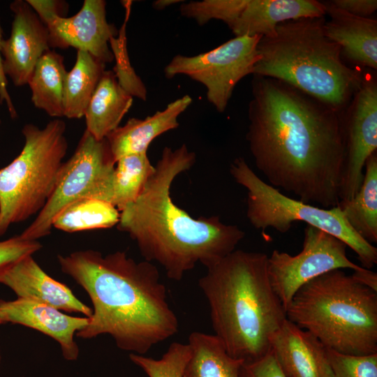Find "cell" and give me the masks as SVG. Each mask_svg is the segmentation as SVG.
<instances>
[{
  "label": "cell",
  "mask_w": 377,
  "mask_h": 377,
  "mask_svg": "<svg viewBox=\"0 0 377 377\" xmlns=\"http://www.w3.org/2000/svg\"><path fill=\"white\" fill-rule=\"evenodd\" d=\"M251 85L246 139L256 168L303 202L337 207L345 112L277 79L253 75Z\"/></svg>",
  "instance_id": "obj_1"
},
{
  "label": "cell",
  "mask_w": 377,
  "mask_h": 377,
  "mask_svg": "<svg viewBox=\"0 0 377 377\" xmlns=\"http://www.w3.org/2000/svg\"><path fill=\"white\" fill-rule=\"evenodd\" d=\"M62 272L88 294L92 305L82 339L109 334L121 350L145 355L179 330L157 267L136 262L124 251L103 256L82 250L58 256Z\"/></svg>",
  "instance_id": "obj_2"
},
{
  "label": "cell",
  "mask_w": 377,
  "mask_h": 377,
  "mask_svg": "<svg viewBox=\"0 0 377 377\" xmlns=\"http://www.w3.org/2000/svg\"><path fill=\"white\" fill-rule=\"evenodd\" d=\"M195 161V154L185 144L175 149L164 147L144 190L119 212L117 225L136 242L145 260L158 263L175 281L198 263L206 268L216 264L245 236L237 226L223 223L219 216L195 219L174 203V179Z\"/></svg>",
  "instance_id": "obj_3"
},
{
  "label": "cell",
  "mask_w": 377,
  "mask_h": 377,
  "mask_svg": "<svg viewBox=\"0 0 377 377\" xmlns=\"http://www.w3.org/2000/svg\"><path fill=\"white\" fill-rule=\"evenodd\" d=\"M267 260L264 253L235 249L198 280L214 335L244 362L271 350L272 339L287 318L272 287Z\"/></svg>",
  "instance_id": "obj_4"
},
{
  "label": "cell",
  "mask_w": 377,
  "mask_h": 377,
  "mask_svg": "<svg viewBox=\"0 0 377 377\" xmlns=\"http://www.w3.org/2000/svg\"><path fill=\"white\" fill-rule=\"evenodd\" d=\"M325 22L323 16L279 24L260 39L252 75L281 80L345 112L364 75L344 63L340 45L325 33Z\"/></svg>",
  "instance_id": "obj_5"
},
{
  "label": "cell",
  "mask_w": 377,
  "mask_h": 377,
  "mask_svg": "<svg viewBox=\"0 0 377 377\" xmlns=\"http://www.w3.org/2000/svg\"><path fill=\"white\" fill-rule=\"evenodd\" d=\"M286 318L340 353H377V292L341 269L326 272L300 287Z\"/></svg>",
  "instance_id": "obj_6"
},
{
  "label": "cell",
  "mask_w": 377,
  "mask_h": 377,
  "mask_svg": "<svg viewBox=\"0 0 377 377\" xmlns=\"http://www.w3.org/2000/svg\"><path fill=\"white\" fill-rule=\"evenodd\" d=\"M20 154L0 169V236L10 225L38 214L50 198L66 154V124L59 119L40 129L29 124Z\"/></svg>",
  "instance_id": "obj_7"
},
{
  "label": "cell",
  "mask_w": 377,
  "mask_h": 377,
  "mask_svg": "<svg viewBox=\"0 0 377 377\" xmlns=\"http://www.w3.org/2000/svg\"><path fill=\"white\" fill-rule=\"evenodd\" d=\"M230 173L247 190L246 217L254 228L286 233L293 223L303 221L343 242L356 253L361 267L370 269L377 263V248L353 230L338 207L322 208L287 196L263 181L242 157L232 161Z\"/></svg>",
  "instance_id": "obj_8"
},
{
  "label": "cell",
  "mask_w": 377,
  "mask_h": 377,
  "mask_svg": "<svg viewBox=\"0 0 377 377\" xmlns=\"http://www.w3.org/2000/svg\"><path fill=\"white\" fill-rule=\"evenodd\" d=\"M115 165L106 138L97 140L85 130L71 157L63 163L50 198L20 237L34 241L49 235L55 217L80 198L111 203Z\"/></svg>",
  "instance_id": "obj_9"
},
{
  "label": "cell",
  "mask_w": 377,
  "mask_h": 377,
  "mask_svg": "<svg viewBox=\"0 0 377 377\" xmlns=\"http://www.w3.org/2000/svg\"><path fill=\"white\" fill-rule=\"evenodd\" d=\"M260 36H235L216 48L188 57L175 56L164 68L166 77L184 75L202 84L207 98L219 112L225 111L236 84L252 74L258 60Z\"/></svg>",
  "instance_id": "obj_10"
},
{
  "label": "cell",
  "mask_w": 377,
  "mask_h": 377,
  "mask_svg": "<svg viewBox=\"0 0 377 377\" xmlns=\"http://www.w3.org/2000/svg\"><path fill=\"white\" fill-rule=\"evenodd\" d=\"M346 244L323 230L306 225L301 251L292 256L274 250L268 256L272 287L285 310L297 290L312 279L337 269L359 270L362 267L346 254Z\"/></svg>",
  "instance_id": "obj_11"
},
{
  "label": "cell",
  "mask_w": 377,
  "mask_h": 377,
  "mask_svg": "<svg viewBox=\"0 0 377 377\" xmlns=\"http://www.w3.org/2000/svg\"><path fill=\"white\" fill-rule=\"evenodd\" d=\"M345 157L340 200H350L358 191L367 158L377 149V84L364 75L343 117Z\"/></svg>",
  "instance_id": "obj_12"
},
{
  "label": "cell",
  "mask_w": 377,
  "mask_h": 377,
  "mask_svg": "<svg viewBox=\"0 0 377 377\" xmlns=\"http://www.w3.org/2000/svg\"><path fill=\"white\" fill-rule=\"evenodd\" d=\"M40 20L47 29L50 47L86 51L104 64L114 60L109 42L118 31L107 21L105 1L84 0L71 17L53 12Z\"/></svg>",
  "instance_id": "obj_13"
},
{
  "label": "cell",
  "mask_w": 377,
  "mask_h": 377,
  "mask_svg": "<svg viewBox=\"0 0 377 377\" xmlns=\"http://www.w3.org/2000/svg\"><path fill=\"white\" fill-rule=\"evenodd\" d=\"M11 33L1 44L3 69L16 87L28 83L34 67L50 50L48 31L27 1L11 3Z\"/></svg>",
  "instance_id": "obj_14"
},
{
  "label": "cell",
  "mask_w": 377,
  "mask_h": 377,
  "mask_svg": "<svg viewBox=\"0 0 377 377\" xmlns=\"http://www.w3.org/2000/svg\"><path fill=\"white\" fill-rule=\"evenodd\" d=\"M89 318L71 316L51 306L23 298L0 300V324L10 323L36 330L57 341L63 357L77 360L79 349L74 336L84 328Z\"/></svg>",
  "instance_id": "obj_15"
},
{
  "label": "cell",
  "mask_w": 377,
  "mask_h": 377,
  "mask_svg": "<svg viewBox=\"0 0 377 377\" xmlns=\"http://www.w3.org/2000/svg\"><path fill=\"white\" fill-rule=\"evenodd\" d=\"M271 350L287 377H334L327 348L287 318L274 334Z\"/></svg>",
  "instance_id": "obj_16"
},
{
  "label": "cell",
  "mask_w": 377,
  "mask_h": 377,
  "mask_svg": "<svg viewBox=\"0 0 377 377\" xmlns=\"http://www.w3.org/2000/svg\"><path fill=\"white\" fill-rule=\"evenodd\" d=\"M0 283L10 288L18 298L43 303L59 310L81 313L89 318L92 309L82 303L64 283L45 273L33 258L27 256L8 269Z\"/></svg>",
  "instance_id": "obj_17"
},
{
  "label": "cell",
  "mask_w": 377,
  "mask_h": 377,
  "mask_svg": "<svg viewBox=\"0 0 377 377\" xmlns=\"http://www.w3.org/2000/svg\"><path fill=\"white\" fill-rule=\"evenodd\" d=\"M326 6L316 0H248L239 17L229 27L235 36H267L283 22L323 17Z\"/></svg>",
  "instance_id": "obj_18"
},
{
  "label": "cell",
  "mask_w": 377,
  "mask_h": 377,
  "mask_svg": "<svg viewBox=\"0 0 377 377\" xmlns=\"http://www.w3.org/2000/svg\"><path fill=\"white\" fill-rule=\"evenodd\" d=\"M192 101L189 95H184L170 103L164 110L145 119L131 118L112 131L106 139L115 161L126 155L147 153L156 138L179 126L178 117Z\"/></svg>",
  "instance_id": "obj_19"
},
{
  "label": "cell",
  "mask_w": 377,
  "mask_h": 377,
  "mask_svg": "<svg viewBox=\"0 0 377 377\" xmlns=\"http://www.w3.org/2000/svg\"><path fill=\"white\" fill-rule=\"evenodd\" d=\"M326 13L331 20L325 21L327 36L339 44L348 59L364 67L377 69V21L348 13L325 3Z\"/></svg>",
  "instance_id": "obj_20"
},
{
  "label": "cell",
  "mask_w": 377,
  "mask_h": 377,
  "mask_svg": "<svg viewBox=\"0 0 377 377\" xmlns=\"http://www.w3.org/2000/svg\"><path fill=\"white\" fill-rule=\"evenodd\" d=\"M133 101L114 72L105 70L84 112L86 130L97 140L105 138L119 126Z\"/></svg>",
  "instance_id": "obj_21"
},
{
  "label": "cell",
  "mask_w": 377,
  "mask_h": 377,
  "mask_svg": "<svg viewBox=\"0 0 377 377\" xmlns=\"http://www.w3.org/2000/svg\"><path fill=\"white\" fill-rule=\"evenodd\" d=\"M362 184L355 196L337 206L353 230L367 242H377V152L366 161Z\"/></svg>",
  "instance_id": "obj_22"
},
{
  "label": "cell",
  "mask_w": 377,
  "mask_h": 377,
  "mask_svg": "<svg viewBox=\"0 0 377 377\" xmlns=\"http://www.w3.org/2000/svg\"><path fill=\"white\" fill-rule=\"evenodd\" d=\"M188 344L191 355L183 377H239L244 361L232 357L214 334L193 332Z\"/></svg>",
  "instance_id": "obj_23"
},
{
  "label": "cell",
  "mask_w": 377,
  "mask_h": 377,
  "mask_svg": "<svg viewBox=\"0 0 377 377\" xmlns=\"http://www.w3.org/2000/svg\"><path fill=\"white\" fill-rule=\"evenodd\" d=\"M67 73L64 57L50 49L39 59L28 81L33 104L50 117H64L63 92Z\"/></svg>",
  "instance_id": "obj_24"
},
{
  "label": "cell",
  "mask_w": 377,
  "mask_h": 377,
  "mask_svg": "<svg viewBox=\"0 0 377 377\" xmlns=\"http://www.w3.org/2000/svg\"><path fill=\"white\" fill-rule=\"evenodd\" d=\"M105 67L86 51L77 50L76 61L66 74L63 92V114L68 119L84 117Z\"/></svg>",
  "instance_id": "obj_25"
},
{
  "label": "cell",
  "mask_w": 377,
  "mask_h": 377,
  "mask_svg": "<svg viewBox=\"0 0 377 377\" xmlns=\"http://www.w3.org/2000/svg\"><path fill=\"white\" fill-rule=\"evenodd\" d=\"M120 212L110 202L82 198L66 207L54 219L52 228L66 232L110 228L117 226Z\"/></svg>",
  "instance_id": "obj_26"
},
{
  "label": "cell",
  "mask_w": 377,
  "mask_h": 377,
  "mask_svg": "<svg viewBox=\"0 0 377 377\" xmlns=\"http://www.w3.org/2000/svg\"><path fill=\"white\" fill-rule=\"evenodd\" d=\"M155 171L147 153L129 154L119 158L113 177L111 204L119 212L134 202Z\"/></svg>",
  "instance_id": "obj_27"
},
{
  "label": "cell",
  "mask_w": 377,
  "mask_h": 377,
  "mask_svg": "<svg viewBox=\"0 0 377 377\" xmlns=\"http://www.w3.org/2000/svg\"><path fill=\"white\" fill-rule=\"evenodd\" d=\"M190 355L188 343L173 342L160 359L135 353H130L129 358L148 377H183Z\"/></svg>",
  "instance_id": "obj_28"
},
{
  "label": "cell",
  "mask_w": 377,
  "mask_h": 377,
  "mask_svg": "<svg viewBox=\"0 0 377 377\" xmlns=\"http://www.w3.org/2000/svg\"><path fill=\"white\" fill-rule=\"evenodd\" d=\"M248 0H203L182 3V16L194 20L202 26L212 20L224 22L230 27L239 16Z\"/></svg>",
  "instance_id": "obj_29"
},
{
  "label": "cell",
  "mask_w": 377,
  "mask_h": 377,
  "mask_svg": "<svg viewBox=\"0 0 377 377\" xmlns=\"http://www.w3.org/2000/svg\"><path fill=\"white\" fill-rule=\"evenodd\" d=\"M117 37L109 42L110 48L115 60L114 73L119 85L133 97L143 101L147 98L146 87L132 67L126 47L125 26L118 31Z\"/></svg>",
  "instance_id": "obj_30"
},
{
  "label": "cell",
  "mask_w": 377,
  "mask_h": 377,
  "mask_svg": "<svg viewBox=\"0 0 377 377\" xmlns=\"http://www.w3.org/2000/svg\"><path fill=\"white\" fill-rule=\"evenodd\" d=\"M327 357L334 377H377V353L354 355L327 348Z\"/></svg>",
  "instance_id": "obj_31"
},
{
  "label": "cell",
  "mask_w": 377,
  "mask_h": 377,
  "mask_svg": "<svg viewBox=\"0 0 377 377\" xmlns=\"http://www.w3.org/2000/svg\"><path fill=\"white\" fill-rule=\"evenodd\" d=\"M41 248L37 240L24 239L20 235L0 241V276L15 263Z\"/></svg>",
  "instance_id": "obj_32"
},
{
  "label": "cell",
  "mask_w": 377,
  "mask_h": 377,
  "mask_svg": "<svg viewBox=\"0 0 377 377\" xmlns=\"http://www.w3.org/2000/svg\"><path fill=\"white\" fill-rule=\"evenodd\" d=\"M239 377H287L281 370L273 353L253 361L244 362L239 371Z\"/></svg>",
  "instance_id": "obj_33"
},
{
  "label": "cell",
  "mask_w": 377,
  "mask_h": 377,
  "mask_svg": "<svg viewBox=\"0 0 377 377\" xmlns=\"http://www.w3.org/2000/svg\"><path fill=\"white\" fill-rule=\"evenodd\" d=\"M330 3L339 9L362 17H369L377 9L376 0H334Z\"/></svg>",
  "instance_id": "obj_34"
},
{
  "label": "cell",
  "mask_w": 377,
  "mask_h": 377,
  "mask_svg": "<svg viewBox=\"0 0 377 377\" xmlns=\"http://www.w3.org/2000/svg\"><path fill=\"white\" fill-rule=\"evenodd\" d=\"M2 34L3 31L0 25V103H3L4 102L8 108L10 116L12 118H15L17 117V112L7 89V77L6 76L3 69L2 57L1 54V44L3 40Z\"/></svg>",
  "instance_id": "obj_35"
},
{
  "label": "cell",
  "mask_w": 377,
  "mask_h": 377,
  "mask_svg": "<svg viewBox=\"0 0 377 377\" xmlns=\"http://www.w3.org/2000/svg\"><path fill=\"white\" fill-rule=\"evenodd\" d=\"M353 278L361 284L377 292V274L370 269L362 267L359 270L353 271Z\"/></svg>",
  "instance_id": "obj_36"
},
{
  "label": "cell",
  "mask_w": 377,
  "mask_h": 377,
  "mask_svg": "<svg viewBox=\"0 0 377 377\" xmlns=\"http://www.w3.org/2000/svg\"><path fill=\"white\" fill-rule=\"evenodd\" d=\"M181 0H156L153 2V8L156 10H163L166 7L178 3H183Z\"/></svg>",
  "instance_id": "obj_37"
},
{
  "label": "cell",
  "mask_w": 377,
  "mask_h": 377,
  "mask_svg": "<svg viewBox=\"0 0 377 377\" xmlns=\"http://www.w3.org/2000/svg\"><path fill=\"white\" fill-rule=\"evenodd\" d=\"M0 363H1V353H0Z\"/></svg>",
  "instance_id": "obj_38"
},
{
  "label": "cell",
  "mask_w": 377,
  "mask_h": 377,
  "mask_svg": "<svg viewBox=\"0 0 377 377\" xmlns=\"http://www.w3.org/2000/svg\"><path fill=\"white\" fill-rule=\"evenodd\" d=\"M0 124H1V119H0Z\"/></svg>",
  "instance_id": "obj_39"
},
{
  "label": "cell",
  "mask_w": 377,
  "mask_h": 377,
  "mask_svg": "<svg viewBox=\"0 0 377 377\" xmlns=\"http://www.w3.org/2000/svg\"><path fill=\"white\" fill-rule=\"evenodd\" d=\"M1 325V324H0Z\"/></svg>",
  "instance_id": "obj_40"
}]
</instances>
